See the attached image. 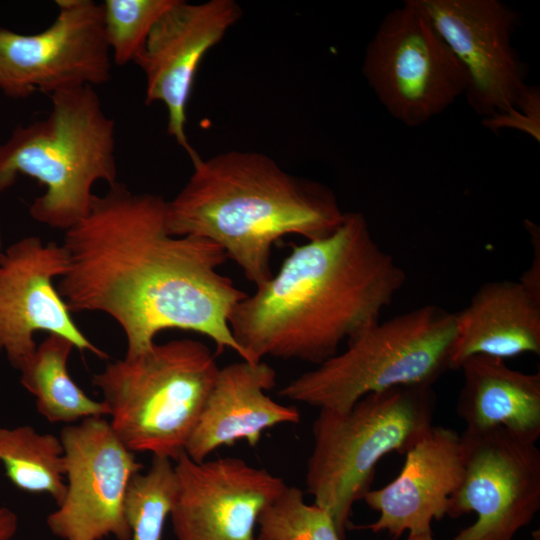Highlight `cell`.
I'll use <instances>...</instances> for the list:
<instances>
[{"label": "cell", "mask_w": 540, "mask_h": 540, "mask_svg": "<svg viewBox=\"0 0 540 540\" xmlns=\"http://www.w3.org/2000/svg\"><path fill=\"white\" fill-rule=\"evenodd\" d=\"M167 201L116 182L93 194L89 212L65 231L68 270L57 291L73 312H103L122 328L127 355L165 329L193 331L246 361L230 316L247 293L219 272L228 259L214 242L175 236Z\"/></svg>", "instance_id": "1"}, {"label": "cell", "mask_w": 540, "mask_h": 540, "mask_svg": "<svg viewBox=\"0 0 540 540\" xmlns=\"http://www.w3.org/2000/svg\"><path fill=\"white\" fill-rule=\"evenodd\" d=\"M406 274L361 212L328 236L291 244L278 272L234 308L229 326L246 355L321 364L380 321Z\"/></svg>", "instance_id": "2"}, {"label": "cell", "mask_w": 540, "mask_h": 540, "mask_svg": "<svg viewBox=\"0 0 540 540\" xmlns=\"http://www.w3.org/2000/svg\"><path fill=\"white\" fill-rule=\"evenodd\" d=\"M192 165L186 184L167 201L168 232L214 242L255 287L272 277L280 239L323 238L343 220L330 188L286 172L266 154L231 150Z\"/></svg>", "instance_id": "3"}, {"label": "cell", "mask_w": 540, "mask_h": 540, "mask_svg": "<svg viewBox=\"0 0 540 540\" xmlns=\"http://www.w3.org/2000/svg\"><path fill=\"white\" fill-rule=\"evenodd\" d=\"M46 118L16 128L0 145V193L18 175L36 179L45 192L30 206L32 218L68 230L89 212L97 181L118 182L115 123L93 87L50 95Z\"/></svg>", "instance_id": "4"}, {"label": "cell", "mask_w": 540, "mask_h": 540, "mask_svg": "<svg viewBox=\"0 0 540 540\" xmlns=\"http://www.w3.org/2000/svg\"><path fill=\"white\" fill-rule=\"evenodd\" d=\"M220 367L204 343L175 339L110 362L93 376L110 426L127 449L176 461Z\"/></svg>", "instance_id": "5"}, {"label": "cell", "mask_w": 540, "mask_h": 540, "mask_svg": "<svg viewBox=\"0 0 540 540\" xmlns=\"http://www.w3.org/2000/svg\"><path fill=\"white\" fill-rule=\"evenodd\" d=\"M435 404L433 386H400L368 394L346 412L319 410L306 485L342 540L352 506L370 490L379 461L411 449L433 426Z\"/></svg>", "instance_id": "6"}, {"label": "cell", "mask_w": 540, "mask_h": 540, "mask_svg": "<svg viewBox=\"0 0 540 540\" xmlns=\"http://www.w3.org/2000/svg\"><path fill=\"white\" fill-rule=\"evenodd\" d=\"M456 313L425 305L381 320L346 349L283 386L278 394L319 410L346 412L364 396L400 386H433L451 369Z\"/></svg>", "instance_id": "7"}, {"label": "cell", "mask_w": 540, "mask_h": 540, "mask_svg": "<svg viewBox=\"0 0 540 540\" xmlns=\"http://www.w3.org/2000/svg\"><path fill=\"white\" fill-rule=\"evenodd\" d=\"M362 73L387 112L408 127L464 95L465 70L418 0L388 12L366 47Z\"/></svg>", "instance_id": "8"}, {"label": "cell", "mask_w": 540, "mask_h": 540, "mask_svg": "<svg viewBox=\"0 0 540 540\" xmlns=\"http://www.w3.org/2000/svg\"><path fill=\"white\" fill-rule=\"evenodd\" d=\"M463 475L447 514L475 512L451 540H513L540 509V451L503 429L464 431Z\"/></svg>", "instance_id": "9"}, {"label": "cell", "mask_w": 540, "mask_h": 540, "mask_svg": "<svg viewBox=\"0 0 540 540\" xmlns=\"http://www.w3.org/2000/svg\"><path fill=\"white\" fill-rule=\"evenodd\" d=\"M54 22L35 34L0 28V89L13 98L35 91L97 86L111 78L102 4L57 0Z\"/></svg>", "instance_id": "10"}, {"label": "cell", "mask_w": 540, "mask_h": 540, "mask_svg": "<svg viewBox=\"0 0 540 540\" xmlns=\"http://www.w3.org/2000/svg\"><path fill=\"white\" fill-rule=\"evenodd\" d=\"M66 492L46 523L61 540H131L123 512L126 487L143 465L102 417L62 428Z\"/></svg>", "instance_id": "11"}, {"label": "cell", "mask_w": 540, "mask_h": 540, "mask_svg": "<svg viewBox=\"0 0 540 540\" xmlns=\"http://www.w3.org/2000/svg\"><path fill=\"white\" fill-rule=\"evenodd\" d=\"M63 244L24 237L0 252V353L19 371L36 350L33 334L46 331L100 359L108 355L77 327L53 280L68 270Z\"/></svg>", "instance_id": "12"}, {"label": "cell", "mask_w": 540, "mask_h": 540, "mask_svg": "<svg viewBox=\"0 0 540 540\" xmlns=\"http://www.w3.org/2000/svg\"><path fill=\"white\" fill-rule=\"evenodd\" d=\"M177 491L170 514L177 540H256L262 512L287 488L266 469L236 457L175 461Z\"/></svg>", "instance_id": "13"}, {"label": "cell", "mask_w": 540, "mask_h": 540, "mask_svg": "<svg viewBox=\"0 0 540 540\" xmlns=\"http://www.w3.org/2000/svg\"><path fill=\"white\" fill-rule=\"evenodd\" d=\"M242 15L234 0L189 3L175 0L152 28L134 63L145 76L146 104L162 103L167 131L191 161L199 154L186 135V109L194 79L204 56Z\"/></svg>", "instance_id": "14"}, {"label": "cell", "mask_w": 540, "mask_h": 540, "mask_svg": "<svg viewBox=\"0 0 540 540\" xmlns=\"http://www.w3.org/2000/svg\"><path fill=\"white\" fill-rule=\"evenodd\" d=\"M467 75L464 96L486 118L512 107L526 87L511 42L516 14L499 0H418Z\"/></svg>", "instance_id": "15"}, {"label": "cell", "mask_w": 540, "mask_h": 540, "mask_svg": "<svg viewBox=\"0 0 540 540\" xmlns=\"http://www.w3.org/2000/svg\"><path fill=\"white\" fill-rule=\"evenodd\" d=\"M462 475L460 435L449 428L431 426L405 454L399 475L364 495L366 504L380 514L364 528L374 533L387 531L395 539L406 531L432 532V522L447 514Z\"/></svg>", "instance_id": "16"}, {"label": "cell", "mask_w": 540, "mask_h": 540, "mask_svg": "<svg viewBox=\"0 0 540 540\" xmlns=\"http://www.w3.org/2000/svg\"><path fill=\"white\" fill-rule=\"evenodd\" d=\"M276 372L266 362L239 361L219 369L214 386L187 441L185 453L202 462L216 449L244 440L255 447L262 433L281 424H296L294 406L267 395Z\"/></svg>", "instance_id": "17"}, {"label": "cell", "mask_w": 540, "mask_h": 540, "mask_svg": "<svg viewBox=\"0 0 540 540\" xmlns=\"http://www.w3.org/2000/svg\"><path fill=\"white\" fill-rule=\"evenodd\" d=\"M525 353L540 354V297L519 280L482 284L456 312L451 369L472 356L506 360Z\"/></svg>", "instance_id": "18"}, {"label": "cell", "mask_w": 540, "mask_h": 540, "mask_svg": "<svg viewBox=\"0 0 540 540\" xmlns=\"http://www.w3.org/2000/svg\"><path fill=\"white\" fill-rule=\"evenodd\" d=\"M463 384L456 410L465 431L503 429L536 443L540 437V373L510 368L505 360L477 355L460 366Z\"/></svg>", "instance_id": "19"}, {"label": "cell", "mask_w": 540, "mask_h": 540, "mask_svg": "<svg viewBox=\"0 0 540 540\" xmlns=\"http://www.w3.org/2000/svg\"><path fill=\"white\" fill-rule=\"evenodd\" d=\"M74 344L49 334L20 370V382L36 401L38 412L51 423L73 424L89 417L108 415L103 401L90 398L71 378L67 361Z\"/></svg>", "instance_id": "20"}, {"label": "cell", "mask_w": 540, "mask_h": 540, "mask_svg": "<svg viewBox=\"0 0 540 540\" xmlns=\"http://www.w3.org/2000/svg\"><path fill=\"white\" fill-rule=\"evenodd\" d=\"M0 462L18 489L46 493L60 504L66 492L64 449L60 438L28 425L0 427Z\"/></svg>", "instance_id": "21"}, {"label": "cell", "mask_w": 540, "mask_h": 540, "mask_svg": "<svg viewBox=\"0 0 540 540\" xmlns=\"http://www.w3.org/2000/svg\"><path fill=\"white\" fill-rule=\"evenodd\" d=\"M177 491L172 460L153 456L145 473L134 474L126 487L123 512L131 540H161Z\"/></svg>", "instance_id": "22"}, {"label": "cell", "mask_w": 540, "mask_h": 540, "mask_svg": "<svg viewBox=\"0 0 540 540\" xmlns=\"http://www.w3.org/2000/svg\"><path fill=\"white\" fill-rule=\"evenodd\" d=\"M175 0H105L103 27L112 61L134 62L152 28Z\"/></svg>", "instance_id": "23"}, {"label": "cell", "mask_w": 540, "mask_h": 540, "mask_svg": "<svg viewBox=\"0 0 540 540\" xmlns=\"http://www.w3.org/2000/svg\"><path fill=\"white\" fill-rule=\"evenodd\" d=\"M259 534L267 540H342L329 513L289 487L260 515Z\"/></svg>", "instance_id": "24"}, {"label": "cell", "mask_w": 540, "mask_h": 540, "mask_svg": "<svg viewBox=\"0 0 540 540\" xmlns=\"http://www.w3.org/2000/svg\"><path fill=\"white\" fill-rule=\"evenodd\" d=\"M482 125L498 133L513 129L529 135L540 142V91L537 86L526 85L516 103L506 110L482 118Z\"/></svg>", "instance_id": "25"}, {"label": "cell", "mask_w": 540, "mask_h": 540, "mask_svg": "<svg viewBox=\"0 0 540 540\" xmlns=\"http://www.w3.org/2000/svg\"><path fill=\"white\" fill-rule=\"evenodd\" d=\"M526 229L530 234L533 245V260L527 271L519 279L531 293L540 297V230L530 220L525 221Z\"/></svg>", "instance_id": "26"}, {"label": "cell", "mask_w": 540, "mask_h": 540, "mask_svg": "<svg viewBox=\"0 0 540 540\" xmlns=\"http://www.w3.org/2000/svg\"><path fill=\"white\" fill-rule=\"evenodd\" d=\"M18 530V517L8 507L0 506V540H11Z\"/></svg>", "instance_id": "27"}, {"label": "cell", "mask_w": 540, "mask_h": 540, "mask_svg": "<svg viewBox=\"0 0 540 540\" xmlns=\"http://www.w3.org/2000/svg\"><path fill=\"white\" fill-rule=\"evenodd\" d=\"M406 540H435L433 538L432 532L430 533H417V534H408Z\"/></svg>", "instance_id": "28"}, {"label": "cell", "mask_w": 540, "mask_h": 540, "mask_svg": "<svg viewBox=\"0 0 540 540\" xmlns=\"http://www.w3.org/2000/svg\"><path fill=\"white\" fill-rule=\"evenodd\" d=\"M256 540H267L266 538H264L263 536H261L260 534L256 537Z\"/></svg>", "instance_id": "29"}, {"label": "cell", "mask_w": 540, "mask_h": 540, "mask_svg": "<svg viewBox=\"0 0 540 540\" xmlns=\"http://www.w3.org/2000/svg\"><path fill=\"white\" fill-rule=\"evenodd\" d=\"M1 244H2V243H1V235H0V249H1Z\"/></svg>", "instance_id": "30"}]
</instances>
